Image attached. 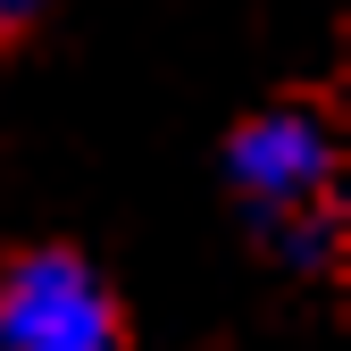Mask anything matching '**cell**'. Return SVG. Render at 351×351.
<instances>
[{
  "mask_svg": "<svg viewBox=\"0 0 351 351\" xmlns=\"http://www.w3.org/2000/svg\"><path fill=\"white\" fill-rule=\"evenodd\" d=\"M335 134H326V117L318 109H259L234 125V143H226V176H234V193L268 217V226L293 234V251H318L326 243V184H335Z\"/></svg>",
  "mask_w": 351,
  "mask_h": 351,
  "instance_id": "6da1fadb",
  "label": "cell"
},
{
  "mask_svg": "<svg viewBox=\"0 0 351 351\" xmlns=\"http://www.w3.org/2000/svg\"><path fill=\"white\" fill-rule=\"evenodd\" d=\"M117 293L75 251H25L0 276V351H117Z\"/></svg>",
  "mask_w": 351,
  "mask_h": 351,
  "instance_id": "7a4b0ae2",
  "label": "cell"
},
{
  "mask_svg": "<svg viewBox=\"0 0 351 351\" xmlns=\"http://www.w3.org/2000/svg\"><path fill=\"white\" fill-rule=\"evenodd\" d=\"M42 17V0H0V42H9V34H25Z\"/></svg>",
  "mask_w": 351,
  "mask_h": 351,
  "instance_id": "3957f363",
  "label": "cell"
}]
</instances>
